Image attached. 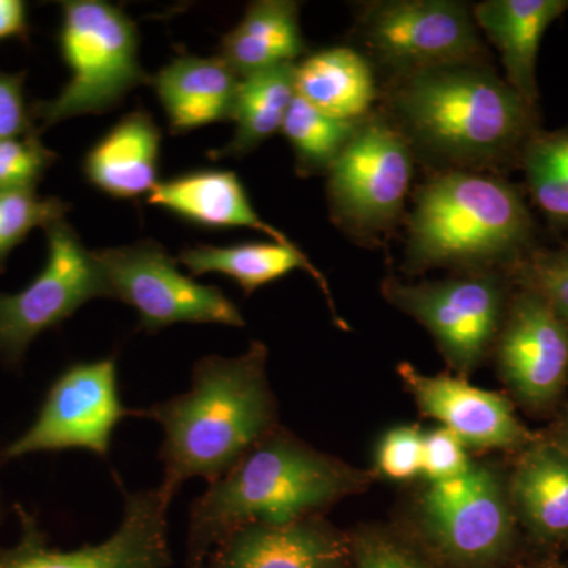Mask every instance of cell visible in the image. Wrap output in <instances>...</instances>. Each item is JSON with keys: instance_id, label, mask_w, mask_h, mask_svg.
I'll return each mask as SVG.
<instances>
[{"instance_id": "6da1fadb", "label": "cell", "mask_w": 568, "mask_h": 568, "mask_svg": "<svg viewBox=\"0 0 568 568\" xmlns=\"http://www.w3.org/2000/svg\"><path fill=\"white\" fill-rule=\"evenodd\" d=\"M267 354L264 343L252 342L239 357L207 355L194 364L186 394L133 410V416L162 426L159 488L168 499L194 477L212 484L276 432L278 409L265 369Z\"/></svg>"}, {"instance_id": "7a4b0ae2", "label": "cell", "mask_w": 568, "mask_h": 568, "mask_svg": "<svg viewBox=\"0 0 568 568\" xmlns=\"http://www.w3.org/2000/svg\"><path fill=\"white\" fill-rule=\"evenodd\" d=\"M388 104L413 149L452 170L497 166L532 136V104L484 63L395 77Z\"/></svg>"}, {"instance_id": "3957f363", "label": "cell", "mask_w": 568, "mask_h": 568, "mask_svg": "<svg viewBox=\"0 0 568 568\" xmlns=\"http://www.w3.org/2000/svg\"><path fill=\"white\" fill-rule=\"evenodd\" d=\"M366 485L362 470L276 429L194 499L189 519L194 566L234 530L315 517Z\"/></svg>"}, {"instance_id": "277c9868", "label": "cell", "mask_w": 568, "mask_h": 568, "mask_svg": "<svg viewBox=\"0 0 568 568\" xmlns=\"http://www.w3.org/2000/svg\"><path fill=\"white\" fill-rule=\"evenodd\" d=\"M532 219L510 183L477 171L447 170L418 189L407 220V271L491 272L515 260Z\"/></svg>"}, {"instance_id": "5b68a950", "label": "cell", "mask_w": 568, "mask_h": 568, "mask_svg": "<svg viewBox=\"0 0 568 568\" xmlns=\"http://www.w3.org/2000/svg\"><path fill=\"white\" fill-rule=\"evenodd\" d=\"M59 47L70 80L55 99L31 106L37 132L55 123L114 110L142 84L140 33L129 14L103 0L62 2Z\"/></svg>"}, {"instance_id": "8992f818", "label": "cell", "mask_w": 568, "mask_h": 568, "mask_svg": "<svg viewBox=\"0 0 568 568\" xmlns=\"http://www.w3.org/2000/svg\"><path fill=\"white\" fill-rule=\"evenodd\" d=\"M413 160V145L394 121L369 112L327 173L334 222L358 237L388 233L402 219Z\"/></svg>"}, {"instance_id": "52a82bcc", "label": "cell", "mask_w": 568, "mask_h": 568, "mask_svg": "<svg viewBox=\"0 0 568 568\" xmlns=\"http://www.w3.org/2000/svg\"><path fill=\"white\" fill-rule=\"evenodd\" d=\"M110 298L133 306L138 328L156 334L175 324H220L244 327L245 320L222 290L182 274L178 261L159 242L95 250Z\"/></svg>"}, {"instance_id": "ba28073f", "label": "cell", "mask_w": 568, "mask_h": 568, "mask_svg": "<svg viewBox=\"0 0 568 568\" xmlns=\"http://www.w3.org/2000/svg\"><path fill=\"white\" fill-rule=\"evenodd\" d=\"M358 32L369 54L395 77L440 67L484 63L473 10L455 0L365 3Z\"/></svg>"}, {"instance_id": "9c48e42d", "label": "cell", "mask_w": 568, "mask_h": 568, "mask_svg": "<svg viewBox=\"0 0 568 568\" xmlns=\"http://www.w3.org/2000/svg\"><path fill=\"white\" fill-rule=\"evenodd\" d=\"M48 257L40 274L17 294L0 293V362L20 366L43 332L58 328L93 298L110 297L93 252L58 220L44 230Z\"/></svg>"}, {"instance_id": "30bf717a", "label": "cell", "mask_w": 568, "mask_h": 568, "mask_svg": "<svg viewBox=\"0 0 568 568\" xmlns=\"http://www.w3.org/2000/svg\"><path fill=\"white\" fill-rule=\"evenodd\" d=\"M129 414L119 392L115 357L77 362L55 377L36 420L0 450V462L65 450L108 458L115 428Z\"/></svg>"}, {"instance_id": "8fae6325", "label": "cell", "mask_w": 568, "mask_h": 568, "mask_svg": "<svg viewBox=\"0 0 568 568\" xmlns=\"http://www.w3.org/2000/svg\"><path fill=\"white\" fill-rule=\"evenodd\" d=\"M383 294L424 325L459 375L484 362L506 317L503 283L491 272L424 283L390 276L383 283Z\"/></svg>"}, {"instance_id": "7c38bea8", "label": "cell", "mask_w": 568, "mask_h": 568, "mask_svg": "<svg viewBox=\"0 0 568 568\" xmlns=\"http://www.w3.org/2000/svg\"><path fill=\"white\" fill-rule=\"evenodd\" d=\"M418 510L433 544L455 562H489L510 545V503L491 467L473 465L462 476L429 484Z\"/></svg>"}, {"instance_id": "4fadbf2b", "label": "cell", "mask_w": 568, "mask_h": 568, "mask_svg": "<svg viewBox=\"0 0 568 568\" xmlns=\"http://www.w3.org/2000/svg\"><path fill=\"white\" fill-rule=\"evenodd\" d=\"M170 504L160 488L129 493L119 529L102 544L71 551L48 548L36 518L18 507L21 541L0 555V568H166Z\"/></svg>"}, {"instance_id": "5bb4252c", "label": "cell", "mask_w": 568, "mask_h": 568, "mask_svg": "<svg viewBox=\"0 0 568 568\" xmlns=\"http://www.w3.org/2000/svg\"><path fill=\"white\" fill-rule=\"evenodd\" d=\"M496 349L500 376L525 405L558 398L568 377V323L544 295L525 287L514 298Z\"/></svg>"}, {"instance_id": "9a60e30c", "label": "cell", "mask_w": 568, "mask_h": 568, "mask_svg": "<svg viewBox=\"0 0 568 568\" xmlns=\"http://www.w3.org/2000/svg\"><path fill=\"white\" fill-rule=\"evenodd\" d=\"M407 392L426 417L435 418L466 447L517 448L530 440L528 429L515 416L510 402L450 376H428L403 362L398 366Z\"/></svg>"}, {"instance_id": "2e32d148", "label": "cell", "mask_w": 568, "mask_h": 568, "mask_svg": "<svg viewBox=\"0 0 568 568\" xmlns=\"http://www.w3.org/2000/svg\"><path fill=\"white\" fill-rule=\"evenodd\" d=\"M347 545L316 517L254 525L224 537L209 568H343Z\"/></svg>"}, {"instance_id": "e0dca14e", "label": "cell", "mask_w": 568, "mask_h": 568, "mask_svg": "<svg viewBox=\"0 0 568 568\" xmlns=\"http://www.w3.org/2000/svg\"><path fill=\"white\" fill-rule=\"evenodd\" d=\"M241 80L220 55H182L152 77L151 84L166 112L171 133L182 134L233 121Z\"/></svg>"}, {"instance_id": "ac0fdd59", "label": "cell", "mask_w": 568, "mask_h": 568, "mask_svg": "<svg viewBox=\"0 0 568 568\" xmlns=\"http://www.w3.org/2000/svg\"><path fill=\"white\" fill-rule=\"evenodd\" d=\"M148 203L200 226L248 227L276 244L295 246L283 231L261 219L241 179L231 171L197 170L159 182Z\"/></svg>"}, {"instance_id": "d6986e66", "label": "cell", "mask_w": 568, "mask_h": 568, "mask_svg": "<svg viewBox=\"0 0 568 568\" xmlns=\"http://www.w3.org/2000/svg\"><path fill=\"white\" fill-rule=\"evenodd\" d=\"M567 10L568 0H485L473 9L474 21L499 51L506 81L532 106L538 99V48Z\"/></svg>"}, {"instance_id": "ffe728a7", "label": "cell", "mask_w": 568, "mask_h": 568, "mask_svg": "<svg viewBox=\"0 0 568 568\" xmlns=\"http://www.w3.org/2000/svg\"><path fill=\"white\" fill-rule=\"evenodd\" d=\"M162 130L148 111L134 110L88 152L84 174L100 192L134 200L155 189Z\"/></svg>"}, {"instance_id": "44dd1931", "label": "cell", "mask_w": 568, "mask_h": 568, "mask_svg": "<svg viewBox=\"0 0 568 568\" xmlns=\"http://www.w3.org/2000/svg\"><path fill=\"white\" fill-rule=\"evenodd\" d=\"M308 52L294 0H257L220 43V58L241 78L284 63H297Z\"/></svg>"}, {"instance_id": "7402d4cb", "label": "cell", "mask_w": 568, "mask_h": 568, "mask_svg": "<svg viewBox=\"0 0 568 568\" xmlns=\"http://www.w3.org/2000/svg\"><path fill=\"white\" fill-rule=\"evenodd\" d=\"M179 263L185 265L193 276L205 274L230 276L242 287L245 295H252L254 291L265 284L283 278L291 272L301 268L315 280L331 305V313L336 323L346 328L345 323L336 315L327 280L297 245H282L276 242H246V244L226 246H186L179 254Z\"/></svg>"}, {"instance_id": "603a6c76", "label": "cell", "mask_w": 568, "mask_h": 568, "mask_svg": "<svg viewBox=\"0 0 568 568\" xmlns=\"http://www.w3.org/2000/svg\"><path fill=\"white\" fill-rule=\"evenodd\" d=\"M295 95L331 118L361 121L377 97L375 74L361 52L328 48L295 63Z\"/></svg>"}, {"instance_id": "cb8c5ba5", "label": "cell", "mask_w": 568, "mask_h": 568, "mask_svg": "<svg viewBox=\"0 0 568 568\" xmlns=\"http://www.w3.org/2000/svg\"><path fill=\"white\" fill-rule=\"evenodd\" d=\"M510 499L530 529L544 538L568 537V455L537 444L519 459Z\"/></svg>"}, {"instance_id": "d4e9b609", "label": "cell", "mask_w": 568, "mask_h": 568, "mask_svg": "<svg viewBox=\"0 0 568 568\" xmlns=\"http://www.w3.org/2000/svg\"><path fill=\"white\" fill-rule=\"evenodd\" d=\"M295 99V63H284L242 78L233 112V140L215 159H242L268 138L282 132L284 119Z\"/></svg>"}, {"instance_id": "484cf974", "label": "cell", "mask_w": 568, "mask_h": 568, "mask_svg": "<svg viewBox=\"0 0 568 568\" xmlns=\"http://www.w3.org/2000/svg\"><path fill=\"white\" fill-rule=\"evenodd\" d=\"M361 121L331 118L295 95L282 133L293 148L297 174L328 173Z\"/></svg>"}, {"instance_id": "4316f807", "label": "cell", "mask_w": 568, "mask_h": 568, "mask_svg": "<svg viewBox=\"0 0 568 568\" xmlns=\"http://www.w3.org/2000/svg\"><path fill=\"white\" fill-rule=\"evenodd\" d=\"M521 156L534 201L552 223L568 226V129L532 134Z\"/></svg>"}, {"instance_id": "83f0119b", "label": "cell", "mask_w": 568, "mask_h": 568, "mask_svg": "<svg viewBox=\"0 0 568 568\" xmlns=\"http://www.w3.org/2000/svg\"><path fill=\"white\" fill-rule=\"evenodd\" d=\"M70 204L59 197H40L36 190H2L0 192V274L18 245L36 227L47 230L65 219Z\"/></svg>"}, {"instance_id": "f1b7e54d", "label": "cell", "mask_w": 568, "mask_h": 568, "mask_svg": "<svg viewBox=\"0 0 568 568\" xmlns=\"http://www.w3.org/2000/svg\"><path fill=\"white\" fill-rule=\"evenodd\" d=\"M58 155L40 140L37 130L0 141V192L36 190Z\"/></svg>"}, {"instance_id": "f546056e", "label": "cell", "mask_w": 568, "mask_h": 568, "mask_svg": "<svg viewBox=\"0 0 568 568\" xmlns=\"http://www.w3.org/2000/svg\"><path fill=\"white\" fill-rule=\"evenodd\" d=\"M424 433L417 426H396L381 439L376 466L381 476L392 480H409L420 476Z\"/></svg>"}, {"instance_id": "4dcf8cb0", "label": "cell", "mask_w": 568, "mask_h": 568, "mask_svg": "<svg viewBox=\"0 0 568 568\" xmlns=\"http://www.w3.org/2000/svg\"><path fill=\"white\" fill-rule=\"evenodd\" d=\"M519 272L525 286L544 295L568 323V248L538 254Z\"/></svg>"}, {"instance_id": "1f68e13d", "label": "cell", "mask_w": 568, "mask_h": 568, "mask_svg": "<svg viewBox=\"0 0 568 568\" xmlns=\"http://www.w3.org/2000/svg\"><path fill=\"white\" fill-rule=\"evenodd\" d=\"M470 466L466 446L454 433L440 426L424 435L420 476L429 484L462 476Z\"/></svg>"}, {"instance_id": "d6a6232c", "label": "cell", "mask_w": 568, "mask_h": 568, "mask_svg": "<svg viewBox=\"0 0 568 568\" xmlns=\"http://www.w3.org/2000/svg\"><path fill=\"white\" fill-rule=\"evenodd\" d=\"M24 80V71H0V141L37 130L31 106L26 103Z\"/></svg>"}, {"instance_id": "836d02e7", "label": "cell", "mask_w": 568, "mask_h": 568, "mask_svg": "<svg viewBox=\"0 0 568 568\" xmlns=\"http://www.w3.org/2000/svg\"><path fill=\"white\" fill-rule=\"evenodd\" d=\"M358 568H428L409 549L383 532H365L355 544Z\"/></svg>"}, {"instance_id": "e575fe53", "label": "cell", "mask_w": 568, "mask_h": 568, "mask_svg": "<svg viewBox=\"0 0 568 568\" xmlns=\"http://www.w3.org/2000/svg\"><path fill=\"white\" fill-rule=\"evenodd\" d=\"M28 40V6L21 0H0V41Z\"/></svg>"}, {"instance_id": "d590c367", "label": "cell", "mask_w": 568, "mask_h": 568, "mask_svg": "<svg viewBox=\"0 0 568 568\" xmlns=\"http://www.w3.org/2000/svg\"><path fill=\"white\" fill-rule=\"evenodd\" d=\"M559 447L562 448L564 452L568 455V418L566 424L562 426V433H560V444Z\"/></svg>"}]
</instances>
